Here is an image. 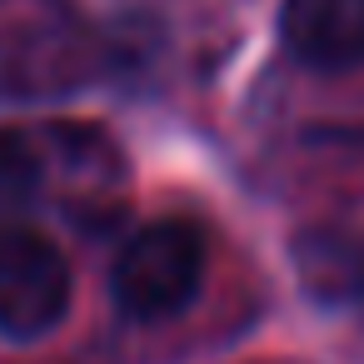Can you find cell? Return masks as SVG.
I'll list each match as a JSON object with an SVG mask.
<instances>
[{
	"label": "cell",
	"instance_id": "4",
	"mask_svg": "<svg viewBox=\"0 0 364 364\" xmlns=\"http://www.w3.org/2000/svg\"><path fill=\"white\" fill-rule=\"evenodd\" d=\"M279 41L319 75L364 70V0H284Z\"/></svg>",
	"mask_w": 364,
	"mask_h": 364
},
{
	"label": "cell",
	"instance_id": "1",
	"mask_svg": "<svg viewBox=\"0 0 364 364\" xmlns=\"http://www.w3.org/2000/svg\"><path fill=\"white\" fill-rule=\"evenodd\" d=\"M105 46L75 0H0V105H46L90 90Z\"/></svg>",
	"mask_w": 364,
	"mask_h": 364
},
{
	"label": "cell",
	"instance_id": "2",
	"mask_svg": "<svg viewBox=\"0 0 364 364\" xmlns=\"http://www.w3.org/2000/svg\"><path fill=\"white\" fill-rule=\"evenodd\" d=\"M210 264V240L190 220H155L125 240L110 264V299L135 324L175 319L195 304Z\"/></svg>",
	"mask_w": 364,
	"mask_h": 364
},
{
	"label": "cell",
	"instance_id": "6",
	"mask_svg": "<svg viewBox=\"0 0 364 364\" xmlns=\"http://www.w3.org/2000/svg\"><path fill=\"white\" fill-rule=\"evenodd\" d=\"M41 185H46V160L36 140H26L21 130H0V225L31 210Z\"/></svg>",
	"mask_w": 364,
	"mask_h": 364
},
{
	"label": "cell",
	"instance_id": "5",
	"mask_svg": "<svg viewBox=\"0 0 364 364\" xmlns=\"http://www.w3.org/2000/svg\"><path fill=\"white\" fill-rule=\"evenodd\" d=\"M289 264L319 304L364 299V230L359 225H304L289 240Z\"/></svg>",
	"mask_w": 364,
	"mask_h": 364
},
{
	"label": "cell",
	"instance_id": "3",
	"mask_svg": "<svg viewBox=\"0 0 364 364\" xmlns=\"http://www.w3.org/2000/svg\"><path fill=\"white\" fill-rule=\"evenodd\" d=\"M70 309V264L55 240L0 225V334L6 339H41Z\"/></svg>",
	"mask_w": 364,
	"mask_h": 364
}]
</instances>
